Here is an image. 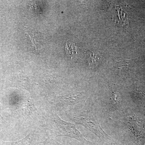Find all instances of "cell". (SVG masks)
I'll use <instances>...</instances> for the list:
<instances>
[{"label":"cell","mask_w":145,"mask_h":145,"mask_svg":"<svg viewBox=\"0 0 145 145\" xmlns=\"http://www.w3.org/2000/svg\"><path fill=\"white\" fill-rule=\"evenodd\" d=\"M72 119L77 123L82 125L86 128L102 139H108L110 137L102 128L96 115L91 111H84L80 115L74 116Z\"/></svg>","instance_id":"6da1fadb"},{"label":"cell","mask_w":145,"mask_h":145,"mask_svg":"<svg viewBox=\"0 0 145 145\" xmlns=\"http://www.w3.org/2000/svg\"><path fill=\"white\" fill-rule=\"evenodd\" d=\"M54 121L58 129L57 136H67L87 144L95 145L94 143L89 142L85 139L82 133L76 129L74 124L63 121L57 114L54 115Z\"/></svg>","instance_id":"7a4b0ae2"},{"label":"cell","mask_w":145,"mask_h":145,"mask_svg":"<svg viewBox=\"0 0 145 145\" xmlns=\"http://www.w3.org/2000/svg\"><path fill=\"white\" fill-rule=\"evenodd\" d=\"M135 59H122L116 61L114 64V70L119 72H126L135 63Z\"/></svg>","instance_id":"3957f363"},{"label":"cell","mask_w":145,"mask_h":145,"mask_svg":"<svg viewBox=\"0 0 145 145\" xmlns=\"http://www.w3.org/2000/svg\"><path fill=\"white\" fill-rule=\"evenodd\" d=\"M86 56L88 61L89 66L90 67H96L100 61L99 53L93 51H88L86 53Z\"/></svg>","instance_id":"277c9868"},{"label":"cell","mask_w":145,"mask_h":145,"mask_svg":"<svg viewBox=\"0 0 145 145\" xmlns=\"http://www.w3.org/2000/svg\"><path fill=\"white\" fill-rule=\"evenodd\" d=\"M2 145H34L32 134H29L23 139L18 142H2Z\"/></svg>","instance_id":"5b68a950"},{"label":"cell","mask_w":145,"mask_h":145,"mask_svg":"<svg viewBox=\"0 0 145 145\" xmlns=\"http://www.w3.org/2000/svg\"><path fill=\"white\" fill-rule=\"evenodd\" d=\"M65 50L68 56L70 57L71 59H73L78 54L77 46H75V44L70 41L67 42Z\"/></svg>","instance_id":"8992f818"},{"label":"cell","mask_w":145,"mask_h":145,"mask_svg":"<svg viewBox=\"0 0 145 145\" xmlns=\"http://www.w3.org/2000/svg\"><path fill=\"white\" fill-rule=\"evenodd\" d=\"M131 127H132L133 130V131L137 132V134L138 132H140V133H142L144 132V125L143 124V123L142 121L137 122V118H131Z\"/></svg>","instance_id":"52a82bcc"},{"label":"cell","mask_w":145,"mask_h":145,"mask_svg":"<svg viewBox=\"0 0 145 145\" xmlns=\"http://www.w3.org/2000/svg\"><path fill=\"white\" fill-rule=\"evenodd\" d=\"M110 106L113 110L117 109L118 104H119V97L117 93L114 91H111L110 94Z\"/></svg>","instance_id":"ba28073f"}]
</instances>
